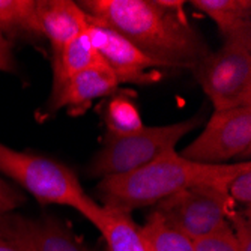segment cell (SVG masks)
<instances>
[{
	"mask_svg": "<svg viewBox=\"0 0 251 251\" xmlns=\"http://www.w3.org/2000/svg\"><path fill=\"white\" fill-rule=\"evenodd\" d=\"M77 3L92 20L116 30L167 70H193L212 51L187 18L180 0H81Z\"/></svg>",
	"mask_w": 251,
	"mask_h": 251,
	"instance_id": "obj_1",
	"label": "cell"
},
{
	"mask_svg": "<svg viewBox=\"0 0 251 251\" xmlns=\"http://www.w3.org/2000/svg\"><path fill=\"white\" fill-rule=\"evenodd\" d=\"M248 166H251L250 161L203 166L188 161L173 151L128 175L101 179L97 187L98 203L131 214L135 209L155 206L161 200L196 185L206 184L227 190V184Z\"/></svg>",
	"mask_w": 251,
	"mask_h": 251,
	"instance_id": "obj_2",
	"label": "cell"
},
{
	"mask_svg": "<svg viewBox=\"0 0 251 251\" xmlns=\"http://www.w3.org/2000/svg\"><path fill=\"white\" fill-rule=\"evenodd\" d=\"M0 173L12 179L42 204H63L84 218L98 201L86 194L78 176L62 163L32 152L15 151L0 142Z\"/></svg>",
	"mask_w": 251,
	"mask_h": 251,
	"instance_id": "obj_3",
	"label": "cell"
},
{
	"mask_svg": "<svg viewBox=\"0 0 251 251\" xmlns=\"http://www.w3.org/2000/svg\"><path fill=\"white\" fill-rule=\"evenodd\" d=\"M201 122L203 116L197 115L169 125L143 126L139 131L124 135L107 132L101 149L90 159L86 173L89 177L101 180L139 170L156 158L176 151L177 143Z\"/></svg>",
	"mask_w": 251,
	"mask_h": 251,
	"instance_id": "obj_4",
	"label": "cell"
},
{
	"mask_svg": "<svg viewBox=\"0 0 251 251\" xmlns=\"http://www.w3.org/2000/svg\"><path fill=\"white\" fill-rule=\"evenodd\" d=\"M191 71L215 111L251 105V29L226 38Z\"/></svg>",
	"mask_w": 251,
	"mask_h": 251,
	"instance_id": "obj_5",
	"label": "cell"
},
{
	"mask_svg": "<svg viewBox=\"0 0 251 251\" xmlns=\"http://www.w3.org/2000/svg\"><path fill=\"white\" fill-rule=\"evenodd\" d=\"M233 209L235 203L226 188L204 184L161 200L153 211L173 230L196 241L224 226Z\"/></svg>",
	"mask_w": 251,
	"mask_h": 251,
	"instance_id": "obj_6",
	"label": "cell"
},
{
	"mask_svg": "<svg viewBox=\"0 0 251 251\" xmlns=\"http://www.w3.org/2000/svg\"><path fill=\"white\" fill-rule=\"evenodd\" d=\"M251 149V105L214 110L203 131L179 155L203 166L232 164V159L248 161Z\"/></svg>",
	"mask_w": 251,
	"mask_h": 251,
	"instance_id": "obj_7",
	"label": "cell"
},
{
	"mask_svg": "<svg viewBox=\"0 0 251 251\" xmlns=\"http://www.w3.org/2000/svg\"><path fill=\"white\" fill-rule=\"evenodd\" d=\"M87 33L102 62L116 75L119 84H153L163 80L167 68L145 54L125 36L100 25L87 14Z\"/></svg>",
	"mask_w": 251,
	"mask_h": 251,
	"instance_id": "obj_8",
	"label": "cell"
},
{
	"mask_svg": "<svg viewBox=\"0 0 251 251\" xmlns=\"http://www.w3.org/2000/svg\"><path fill=\"white\" fill-rule=\"evenodd\" d=\"M0 239L23 251H90L53 217L29 218L15 212L0 215Z\"/></svg>",
	"mask_w": 251,
	"mask_h": 251,
	"instance_id": "obj_9",
	"label": "cell"
},
{
	"mask_svg": "<svg viewBox=\"0 0 251 251\" xmlns=\"http://www.w3.org/2000/svg\"><path fill=\"white\" fill-rule=\"evenodd\" d=\"M118 87L119 81L116 75L104 62H100L75 74L59 89L53 90L47 113L53 115L60 108H66L71 116L83 115L94 101L113 95Z\"/></svg>",
	"mask_w": 251,
	"mask_h": 251,
	"instance_id": "obj_10",
	"label": "cell"
},
{
	"mask_svg": "<svg viewBox=\"0 0 251 251\" xmlns=\"http://www.w3.org/2000/svg\"><path fill=\"white\" fill-rule=\"evenodd\" d=\"M35 25L38 36L50 42L53 56L86 30L87 17L71 0H35Z\"/></svg>",
	"mask_w": 251,
	"mask_h": 251,
	"instance_id": "obj_11",
	"label": "cell"
},
{
	"mask_svg": "<svg viewBox=\"0 0 251 251\" xmlns=\"http://www.w3.org/2000/svg\"><path fill=\"white\" fill-rule=\"evenodd\" d=\"M86 220L101 232L108 251H151L142 226L134 223L126 212L110 209L98 203Z\"/></svg>",
	"mask_w": 251,
	"mask_h": 251,
	"instance_id": "obj_12",
	"label": "cell"
},
{
	"mask_svg": "<svg viewBox=\"0 0 251 251\" xmlns=\"http://www.w3.org/2000/svg\"><path fill=\"white\" fill-rule=\"evenodd\" d=\"M102 62L95 45L87 33V27L83 33L71 39L65 47L51 56L53 63V90L59 89L75 74L87 70L97 63ZM51 90V92H53Z\"/></svg>",
	"mask_w": 251,
	"mask_h": 251,
	"instance_id": "obj_13",
	"label": "cell"
},
{
	"mask_svg": "<svg viewBox=\"0 0 251 251\" xmlns=\"http://www.w3.org/2000/svg\"><path fill=\"white\" fill-rule=\"evenodd\" d=\"M190 5L215 23L223 39L251 29L250 0H191Z\"/></svg>",
	"mask_w": 251,
	"mask_h": 251,
	"instance_id": "obj_14",
	"label": "cell"
},
{
	"mask_svg": "<svg viewBox=\"0 0 251 251\" xmlns=\"http://www.w3.org/2000/svg\"><path fill=\"white\" fill-rule=\"evenodd\" d=\"M0 33L6 36L35 35V0H0Z\"/></svg>",
	"mask_w": 251,
	"mask_h": 251,
	"instance_id": "obj_15",
	"label": "cell"
},
{
	"mask_svg": "<svg viewBox=\"0 0 251 251\" xmlns=\"http://www.w3.org/2000/svg\"><path fill=\"white\" fill-rule=\"evenodd\" d=\"M102 118L107 132L113 135L131 134L145 126L139 108L126 97L111 98L104 107Z\"/></svg>",
	"mask_w": 251,
	"mask_h": 251,
	"instance_id": "obj_16",
	"label": "cell"
},
{
	"mask_svg": "<svg viewBox=\"0 0 251 251\" xmlns=\"http://www.w3.org/2000/svg\"><path fill=\"white\" fill-rule=\"evenodd\" d=\"M142 230L151 251H194L193 241L169 227L155 211L149 214Z\"/></svg>",
	"mask_w": 251,
	"mask_h": 251,
	"instance_id": "obj_17",
	"label": "cell"
},
{
	"mask_svg": "<svg viewBox=\"0 0 251 251\" xmlns=\"http://www.w3.org/2000/svg\"><path fill=\"white\" fill-rule=\"evenodd\" d=\"M194 251H239L229 223L215 232L193 241Z\"/></svg>",
	"mask_w": 251,
	"mask_h": 251,
	"instance_id": "obj_18",
	"label": "cell"
},
{
	"mask_svg": "<svg viewBox=\"0 0 251 251\" xmlns=\"http://www.w3.org/2000/svg\"><path fill=\"white\" fill-rule=\"evenodd\" d=\"M239 251H251V218L250 211L233 209L227 217Z\"/></svg>",
	"mask_w": 251,
	"mask_h": 251,
	"instance_id": "obj_19",
	"label": "cell"
},
{
	"mask_svg": "<svg viewBox=\"0 0 251 251\" xmlns=\"http://www.w3.org/2000/svg\"><path fill=\"white\" fill-rule=\"evenodd\" d=\"M227 194L233 203L244 204L250 211L251 204V166L239 172L229 184H227Z\"/></svg>",
	"mask_w": 251,
	"mask_h": 251,
	"instance_id": "obj_20",
	"label": "cell"
},
{
	"mask_svg": "<svg viewBox=\"0 0 251 251\" xmlns=\"http://www.w3.org/2000/svg\"><path fill=\"white\" fill-rule=\"evenodd\" d=\"M26 197L15 187L9 185L8 182L0 176V215L14 212L21 204H25Z\"/></svg>",
	"mask_w": 251,
	"mask_h": 251,
	"instance_id": "obj_21",
	"label": "cell"
},
{
	"mask_svg": "<svg viewBox=\"0 0 251 251\" xmlns=\"http://www.w3.org/2000/svg\"><path fill=\"white\" fill-rule=\"evenodd\" d=\"M0 71L15 73L17 62L14 56V42L5 33H0Z\"/></svg>",
	"mask_w": 251,
	"mask_h": 251,
	"instance_id": "obj_22",
	"label": "cell"
},
{
	"mask_svg": "<svg viewBox=\"0 0 251 251\" xmlns=\"http://www.w3.org/2000/svg\"><path fill=\"white\" fill-rule=\"evenodd\" d=\"M0 251H23L18 247H15L14 244L5 241V239H0Z\"/></svg>",
	"mask_w": 251,
	"mask_h": 251,
	"instance_id": "obj_23",
	"label": "cell"
}]
</instances>
